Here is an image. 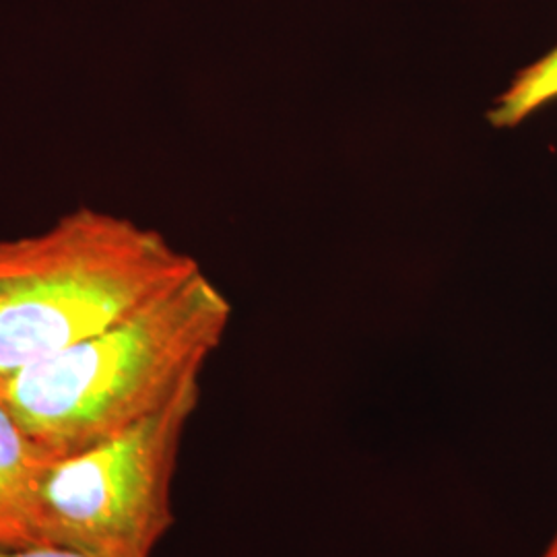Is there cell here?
Returning <instances> with one entry per match:
<instances>
[{"mask_svg":"<svg viewBox=\"0 0 557 557\" xmlns=\"http://www.w3.org/2000/svg\"><path fill=\"white\" fill-rule=\"evenodd\" d=\"M230 317L199 269L98 335L0 380V398L46 457H71L199 382Z\"/></svg>","mask_w":557,"mask_h":557,"instance_id":"obj_1","label":"cell"},{"mask_svg":"<svg viewBox=\"0 0 557 557\" xmlns=\"http://www.w3.org/2000/svg\"><path fill=\"white\" fill-rule=\"evenodd\" d=\"M199 269L156 230L89 207L0 242V380L98 335Z\"/></svg>","mask_w":557,"mask_h":557,"instance_id":"obj_2","label":"cell"},{"mask_svg":"<svg viewBox=\"0 0 557 557\" xmlns=\"http://www.w3.org/2000/svg\"><path fill=\"white\" fill-rule=\"evenodd\" d=\"M200 382L160 411L64 458L40 485L41 535L89 557H151L174 524L172 481Z\"/></svg>","mask_w":557,"mask_h":557,"instance_id":"obj_3","label":"cell"},{"mask_svg":"<svg viewBox=\"0 0 557 557\" xmlns=\"http://www.w3.org/2000/svg\"><path fill=\"white\" fill-rule=\"evenodd\" d=\"M50 458L0 398V547L46 543L41 535L40 485Z\"/></svg>","mask_w":557,"mask_h":557,"instance_id":"obj_4","label":"cell"},{"mask_svg":"<svg viewBox=\"0 0 557 557\" xmlns=\"http://www.w3.org/2000/svg\"><path fill=\"white\" fill-rule=\"evenodd\" d=\"M557 100V48L518 73L512 85L494 103L490 120L494 126H517L543 106Z\"/></svg>","mask_w":557,"mask_h":557,"instance_id":"obj_5","label":"cell"},{"mask_svg":"<svg viewBox=\"0 0 557 557\" xmlns=\"http://www.w3.org/2000/svg\"><path fill=\"white\" fill-rule=\"evenodd\" d=\"M0 557H89L75 549L54 545V543H40V545H29V547H15L7 549L0 547Z\"/></svg>","mask_w":557,"mask_h":557,"instance_id":"obj_6","label":"cell"},{"mask_svg":"<svg viewBox=\"0 0 557 557\" xmlns=\"http://www.w3.org/2000/svg\"><path fill=\"white\" fill-rule=\"evenodd\" d=\"M541 557H557V533L554 535V539L549 541V545H547L545 554H543Z\"/></svg>","mask_w":557,"mask_h":557,"instance_id":"obj_7","label":"cell"}]
</instances>
